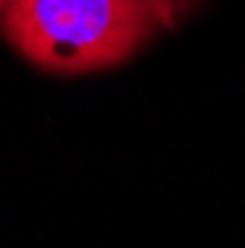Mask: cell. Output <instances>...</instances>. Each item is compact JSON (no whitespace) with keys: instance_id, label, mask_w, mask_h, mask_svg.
<instances>
[{"instance_id":"6da1fadb","label":"cell","mask_w":245,"mask_h":248,"mask_svg":"<svg viewBox=\"0 0 245 248\" xmlns=\"http://www.w3.org/2000/svg\"><path fill=\"white\" fill-rule=\"evenodd\" d=\"M163 24L151 0H12L3 39L47 74H92L127 62Z\"/></svg>"},{"instance_id":"3957f363","label":"cell","mask_w":245,"mask_h":248,"mask_svg":"<svg viewBox=\"0 0 245 248\" xmlns=\"http://www.w3.org/2000/svg\"><path fill=\"white\" fill-rule=\"evenodd\" d=\"M9 3H12V0H0V18H3V12L9 9Z\"/></svg>"},{"instance_id":"7a4b0ae2","label":"cell","mask_w":245,"mask_h":248,"mask_svg":"<svg viewBox=\"0 0 245 248\" xmlns=\"http://www.w3.org/2000/svg\"><path fill=\"white\" fill-rule=\"evenodd\" d=\"M198 3H201V0H151V6H154V12H157L163 27H171L177 18L189 15Z\"/></svg>"}]
</instances>
